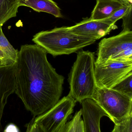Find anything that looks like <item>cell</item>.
<instances>
[{"label": "cell", "mask_w": 132, "mask_h": 132, "mask_svg": "<svg viewBox=\"0 0 132 132\" xmlns=\"http://www.w3.org/2000/svg\"><path fill=\"white\" fill-rule=\"evenodd\" d=\"M95 65L94 53L83 50L77 53L69 78L68 95L76 102L80 103L87 98H92L97 88Z\"/></svg>", "instance_id": "cell-3"}, {"label": "cell", "mask_w": 132, "mask_h": 132, "mask_svg": "<svg viewBox=\"0 0 132 132\" xmlns=\"http://www.w3.org/2000/svg\"><path fill=\"white\" fill-rule=\"evenodd\" d=\"M114 125L111 132H132V114L121 122Z\"/></svg>", "instance_id": "cell-18"}, {"label": "cell", "mask_w": 132, "mask_h": 132, "mask_svg": "<svg viewBox=\"0 0 132 132\" xmlns=\"http://www.w3.org/2000/svg\"><path fill=\"white\" fill-rule=\"evenodd\" d=\"M47 53L36 44L23 45L15 64L14 93L35 117L53 107L63 92L64 78L49 62Z\"/></svg>", "instance_id": "cell-1"}, {"label": "cell", "mask_w": 132, "mask_h": 132, "mask_svg": "<svg viewBox=\"0 0 132 132\" xmlns=\"http://www.w3.org/2000/svg\"><path fill=\"white\" fill-rule=\"evenodd\" d=\"M4 132H19L18 127L14 124H10L7 126Z\"/></svg>", "instance_id": "cell-21"}, {"label": "cell", "mask_w": 132, "mask_h": 132, "mask_svg": "<svg viewBox=\"0 0 132 132\" xmlns=\"http://www.w3.org/2000/svg\"><path fill=\"white\" fill-rule=\"evenodd\" d=\"M20 0H0V28L17 15Z\"/></svg>", "instance_id": "cell-13"}, {"label": "cell", "mask_w": 132, "mask_h": 132, "mask_svg": "<svg viewBox=\"0 0 132 132\" xmlns=\"http://www.w3.org/2000/svg\"><path fill=\"white\" fill-rule=\"evenodd\" d=\"M95 64L108 61L132 62V31L102 39L98 44Z\"/></svg>", "instance_id": "cell-5"}, {"label": "cell", "mask_w": 132, "mask_h": 132, "mask_svg": "<svg viewBox=\"0 0 132 132\" xmlns=\"http://www.w3.org/2000/svg\"><path fill=\"white\" fill-rule=\"evenodd\" d=\"M68 28L69 30L74 34L97 40L117 28V26L111 24L105 19L93 21L89 18Z\"/></svg>", "instance_id": "cell-8"}, {"label": "cell", "mask_w": 132, "mask_h": 132, "mask_svg": "<svg viewBox=\"0 0 132 132\" xmlns=\"http://www.w3.org/2000/svg\"><path fill=\"white\" fill-rule=\"evenodd\" d=\"M76 103L67 95L60 100L52 108L33 118L44 132H55L67 122Z\"/></svg>", "instance_id": "cell-6"}, {"label": "cell", "mask_w": 132, "mask_h": 132, "mask_svg": "<svg viewBox=\"0 0 132 132\" xmlns=\"http://www.w3.org/2000/svg\"><path fill=\"white\" fill-rule=\"evenodd\" d=\"M19 6L29 7L37 12H46L56 18L63 17L60 8L52 0H20Z\"/></svg>", "instance_id": "cell-12"}, {"label": "cell", "mask_w": 132, "mask_h": 132, "mask_svg": "<svg viewBox=\"0 0 132 132\" xmlns=\"http://www.w3.org/2000/svg\"><path fill=\"white\" fill-rule=\"evenodd\" d=\"M26 132H44V131L38 125L34 122L33 119L28 124L27 126Z\"/></svg>", "instance_id": "cell-20"}, {"label": "cell", "mask_w": 132, "mask_h": 132, "mask_svg": "<svg viewBox=\"0 0 132 132\" xmlns=\"http://www.w3.org/2000/svg\"><path fill=\"white\" fill-rule=\"evenodd\" d=\"M80 103L84 132H101V119L107 115L92 98H87Z\"/></svg>", "instance_id": "cell-9"}, {"label": "cell", "mask_w": 132, "mask_h": 132, "mask_svg": "<svg viewBox=\"0 0 132 132\" xmlns=\"http://www.w3.org/2000/svg\"><path fill=\"white\" fill-rule=\"evenodd\" d=\"M132 71V62L108 61L95 64V78L97 87L112 88Z\"/></svg>", "instance_id": "cell-7"}, {"label": "cell", "mask_w": 132, "mask_h": 132, "mask_svg": "<svg viewBox=\"0 0 132 132\" xmlns=\"http://www.w3.org/2000/svg\"><path fill=\"white\" fill-rule=\"evenodd\" d=\"M132 71L127 75L112 89L132 98Z\"/></svg>", "instance_id": "cell-15"}, {"label": "cell", "mask_w": 132, "mask_h": 132, "mask_svg": "<svg viewBox=\"0 0 132 132\" xmlns=\"http://www.w3.org/2000/svg\"><path fill=\"white\" fill-rule=\"evenodd\" d=\"M75 132H84L83 122L81 117L77 122Z\"/></svg>", "instance_id": "cell-22"}, {"label": "cell", "mask_w": 132, "mask_h": 132, "mask_svg": "<svg viewBox=\"0 0 132 132\" xmlns=\"http://www.w3.org/2000/svg\"><path fill=\"white\" fill-rule=\"evenodd\" d=\"M123 5L131 6L132 0H119Z\"/></svg>", "instance_id": "cell-23"}, {"label": "cell", "mask_w": 132, "mask_h": 132, "mask_svg": "<svg viewBox=\"0 0 132 132\" xmlns=\"http://www.w3.org/2000/svg\"><path fill=\"white\" fill-rule=\"evenodd\" d=\"M132 10H131L125 17L122 18L123 30L122 31H132Z\"/></svg>", "instance_id": "cell-19"}, {"label": "cell", "mask_w": 132, "mask_h": 132, "mask_svg": "<svg viewBox=\"0 0 132 132\" xmlns=\"http://www.w3.org/2000/svg\"><path fill=\"white\" fill-rule=\"evenodd\" d=\"M32 40L54 57L76 52L96 41L74 34L69 30L68 27L40 32L33 36Z\"/></svg>", "instance_id": "cell-2"}, {"label": "cell", "mask_w": 132, "mask_h": 132, "mask_svg": "<svg viewBox=\"0 0 132 132\" xmlns=\"http://www.w3.org/2000/svg\"><path fill=\"white\" fill-rule=\"evenodd\" d=\"M0 50L4 56L8 65H15L17 62L18 51L10 44L0 28Z\"/></svg>", "instance_id": "cell-14"}, {"label": "cell", "mask_w": 132, "mask_h": 132, "mask_svg": "<svg viewBox=\"0 0 132 132\" xmlns=\"http://www.w3.org/2000/svg\"><path fill=\"white\" fill-rule=\"evenodd\" d=\"M15 89V67L13 65H0V132L2 118L9 97Z\"/></svg>", "instance_id": "cell-10"}, {"label": "cell", "mask_w": 132, "mask_h": 132, "mask_svg": "<svg viewBox=\"0 0 132 132\" xmlns=\"http://www.w3.org/2000/svg\"><path fill=\"white\" fill-rule=\"evenodd\" d=\"M114 124L132 114V98L112 88L97 87L92 97Z\"/></svg>", "instance_id": "cell-4"}, {"label": "cell", "mask_w": 132, "mask_h": 132, "mask_svg": "<svg viewBox=\"0 0 132 132\" xmlns=\"http://www.w3.org/2000/svg\"><path fill=\"white\" fill-rule=\"evenodd\" d=\"M123 6L119 0H96V5L89 19L93 21L104 20Z\"/></svg>", "instance_id": "cell-11"}, {"label": "cell", "mask_w": 132, "mask_h": 132, "mask_svg": "<svg viewBox=\"0 0 132 132\" xmlns=\"http://www.w3.org/2000/svg\"><path fill=\"white\" fill-rule=\"evenodd\" d=\"M82 117L81 110L75 113L72 119L55 132H75L77 122Z\"/></svg>", "instance_id": "cell-17"}, {"label": "cell", "mask_w": 132, "mask_h": 132, "mask_svg": "<svg viewBox=\"0 0 132 132\" xmlns=\"http://www.w3.org/2000/svg\"><path fill=\"white\" fill-rule=\"evenodd\" d=\"M132 5L128 6L123 5L122 7L115 12L110 17L105 19L111 24H115V23L117 21L125 17L132 10Z\"/></svg>", "instance_id": "cell-16"}]
</instances>
